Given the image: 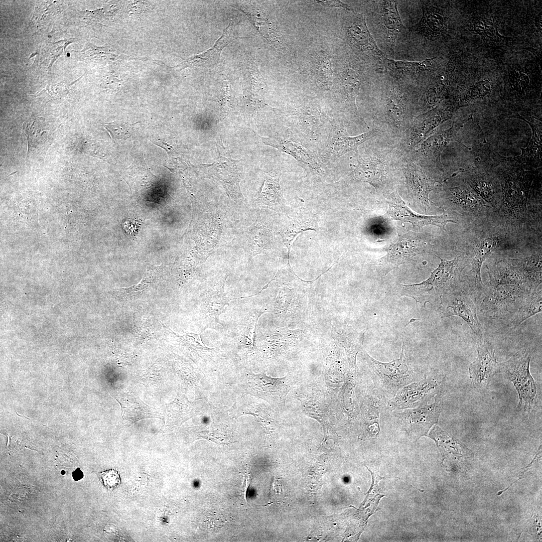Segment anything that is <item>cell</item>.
<instances>
[{"label": "cell", "instance_id": "1", "mask_svg": "<svg viewBox=\"0 0 542 542\" xmlns=\"http://www.w3.org/2000/svg\"><path fill=\"white\" fill-rule=\"evenodd\" d=\"M370 375L377 389L386 397H393L403 386L424 377L420 376L409 366L403 353L400 358L388 363H382L363 352Z\"/></svg>", "mask_w": 542, "mask_h": 542}, {"label": "cell", "instance_id": "2", "mask_svg": "<svg viewBox=\"0 0 542 542\" xmlns=\"http://www.w3.org/2000/svg\"><path fill=\"white\" fill-rule=\"evenodd\" d=\"M532 292L526 286L490 281L485 288L481 310L490 318L510 320Z\"/></svg>", "mask_w": 542, "mask_h": 542}, {"label": "cell", "instance_id": "3", "mask_svg": "<svg viewBox=\"0 0 542 542\" xmlns=\"http://www.w3.org/2000/svg\"><path fill=\"white\" fill-rule=\"evenodd\" d=\"M531 352L527 349L518 351L508 360L499 363L498 372L514 384L519 396L518 408L530 413L537 403L535 382L530 374Z\"/></svg>", "mask_w": 542, "mask_h": 542}, {"label": "cell", "instance_id": "4", "mask_svg": "<svg viewBox=\"0 0 542 542\" xmlns=\"http://www.w3.org/2000/svg\"><path fill=\"white\" fill-rule=\"evenodd\" d=\"M440 258V263L428 279L420 284L403 285L404 291L401 295L413 298L416 302L423 303L425 302L428 292L433 289L440 297L457 287V281L463 268L462 259L457 257L448 260Z\"/></svg>", "mask_w": 542, "mask_h": 542}, {"label": "cell", "instance_id": "5", "mask_svg": "<svg viewBox=\"0 0 542 542\" xmlns=\"http://www.w3.org/2000/svg\"><path fill=\"white\" fill-rule=\"evenodd\" d=\"M444 376L440 374L425 375L417 382L400 388L391 399L387 400L390 411L412 409L427 402L440 392Z\"/></svg>", "mask_w": 542, "mask_h": 542}, {"label": "cell", "instance_id": "6", "mask_svg": "<svg viewBox=\"0 0 542 542\" xmlns=\"http://www.w3.org/2000/svg\"><path fill=\"white\" fill-rule=\"evenodd\" d=\"M397 240L391 243L386 254L379 260L385 275L399 265L410 263L413 257L425 252L427 240L423 234L408 229H397Z\"/></svg>", "mask_w": 542, "mask_h": 542}, {"label": "cell", "instance_id": "7", "mask_svg": "<svg viewBox=\"0 0 542 542\" xmlns=\"http://www.w3.org/2000/svg\"><path fill=\"white\" fill-rule=\"evenodd\" d=\"M435 398V401L431 404L426 403L393 414L399 426L411 438L418 440L427 436L432 427L438 423L442 401L439 393Z\"/></svg>", "mask_w": 542, "mask_h": 542}, {"label": "cell", "instance_id": "8", "mask_svg": "<svg viewBox=\"0 0 542 542\" xmlns=\"http://www.w3.org/2000/svg\"><path fill=\"white\" fill-rule=\"evenodd\" d=\"M442 318L456 316L461 318L478 337L482 336L475 305L469 293L458 286L440 296Z\"/></svg>", "mask_w": 542, "mask_h": 542}, {"label": "cell", "instance_id": "9", "mask_svg": "<svg viewBox=\"0 0 542 542\" xmlns=\"http://www.w3.org/2000/svg\"><path fill=\"white\" fill-rule=\"evenodd\" d=\"M498 235L489 234L478 239L474 244L468 258L471 269L468 274V283L471 297L476 300L483 295L485 287L481 278V268L484 261L494 251L500 244Z\"/></svg>", "mask_w": 542, "mask_h": 542}, {"label": "cell", "instance_id": "10", "mask_svg": "<svg viewBox=\"0 0 542 542\" xmlns=\"http://www.w3.org/2000/svg\"><path fill=\"white\" fill-rule=\"evenodd\" d=\"M477 356L469 367L472 384L476 387H487L493 376L498 372L499 363L491 343L479 337L476 345Z\"/></svg>", "mask_w": 542, "mask_h": 542}, {"label": "cell", "instance_id": "11", "mask_svg": "<svg viewBox=\"0 0 542 542\" xmlns=\"http://www.w3.org/2000/svg\"><path fill=\"white\" fill-rule=\"evenodd\" d=\"M387 203L388 208L383 216L390 220L410 222L418 227L433 225L444 230L448 222L457 223L448 218L444 209L442 214L433 216L420 215L413 212L406 206L397 192L391 195Z\"/></svg>", "mask_w": 542, "mask_h": 542}, {"label": "cell", "instance_id": "12", "mask_svg": "<svg viewBox=\"0 0 542 542\" xmlns=\"http://www.w3.org/2000/svg\"><path fill=\"white\" fill-rule=\"evenodd\" d=\"M264 307L250 308L233 319L230 334L234 336L237 343L248 351L255 349L258 320L261 315L269 312Z\"/></svg>", "mask_w": 542, "mask_h": 542}, {"label": "cell", "instance_id": "13", "mask_svg": "<svg viewBox=\"0 0 542 542\" xmlns=\"http://www.w3.org/2000/svg\"><path fill=\"white\" fill-rule=\"evenodd\" d=\"M465 181L491 206L496 208L501 201V186L494 173L493 165L485 170L481 167L470 170Z\"/></svg>", "mask_w": 542, "mask_h": 542}, {"label": "cell", "instance_id": "14", "mask_svg": "<svg viewBox=\"0 0 542 542\" xmlns=\"http://www.w3.org/2000/svg\"><path fill=\"white\" fill-rule=\"evenodd\" d=\"M228 275H222L208 285L202 293L201 305L204 317L209 323L215 322L220 324L219 317L225 313V306L230 301L237 298H231L225 291V285Z\"/></svg>", "mask_w": 542, "mask_h": 542}, {"label": "cell", "instance_id": "15", "mask_svg": "<svg viewBox=\"0 0 542 542\" xmlns=\"http://www.w3.org/2000/svg\"><path fill=\"white\" fill-rule=\"evenodd\" d=\"M302 288L281 286L273 312L277 319L288 321L302 313L307 307V298Z\"/></svg>", "mask_w": 542, "mask_h": 542}, {"label": "cell", "instance_id": "16", "mask_svg": "<svg viewBox=\"0 0 542 542\" xmlns=\"http://www.w3.org/2000/svg\"><path fill=\"white\" fill-rule=\"evenodd\" d=\"M263 140L265 144L292 156L310 174L321 175L324 173L313 153L301 143L292 139L276 140L264 138Z\"/></svg>", "mask_w": 542, "mask_h": 542}, {"label": "cell", "instance_id": "17", "mask_svg": "<svg viewBox=\"0 0 542 542\" xmlns=\"http://www.w3.org/2000/svg\"><path fill=\"white\" fill-rule=\"evenodd\" d=\"M22 128L28 142V155L45 152L53 140L52 129L43 117L33 116L26 120Z\"/></svg>", "mask_w": 542, "mask_h": 542}, {"label": "cell", "instance_id": "18", "mask_svg": "<svg viewBox=\"0 0 542 542\" xmlns=\"http://www.w3.org/2000/svg\"><path fill=\"white\" fill-rule=\"evenodd\" d=\"M319 219L316 214L312 211L302 208L294 215L287 216L279 231L285 245L288 249V253L297 235L300 232L308 229L317 231L318 229Z\"/></svg>", "mask_w": 542, "mask_h": 542}, {"label": "cell", "instance_id": "19", "mask_svg": "<svg viewBox=\"0 0 542 542\" xmlns=\"http://www.w3.org/2000/svg\"><path fill=\"white\" fill-rule=\"evenodd\" d=\"M378 20L383 40L393 51L399 33L404 28L399 15L397 4L393 1L379 2Z\"/></svg>", "mask_w": 542, "mask_h": 542}, {"label": "cell", "instance_id": "20", "mask_svg": "<svg viewBox=\"0 0 542 542\" xmlns=\"http://www.w3.org/2000/svg\"><path fill=\"white\" fill-rule=\"evenodd\" d=\"M233 24L230 22L227 27L224 30L221 36L216 41L212 47L206 51L184 60L176 67L180 70L186 68L195 67L211 66L216 64L219 59L222 50L229 44L239 37L233 34Z\"/></svg>", "mask_w": 542, "mask_h": 542}, {"label": "cell", "instance_id": "21", "mask_svg": "<svg viewBox=\"0 0 542 542\" xmlns=\"http://www.w3.org/2000/svg\"><path fill=\"white\" fill-rule=\"evenodd\" d=\"M376 134V131L372 130L351 137L342 130L333 131L326 142L325 150L327 156L335 159L350 151H355L357 154L358 146Z\"/></svg>", "mask_w": 542, "mask_h": 542}, {"label": "cell", "instance_id": "22", "mask_svg": "<svg viewBox=\"0 0 542 542\" xmlns=\"http://www.w3.org/2000/svg\"><path fill=\"white\" fill-rule=\"evenodd\" d=\"M115 398L120 405L122 419L129 425L143 419L161 417V414L156 409L146 404L132 393L122 391Z\"/></svg>", "mask_w": 542, "mask_h": 542}, {"label": "cell", "instance_id": "23", "mask_svg": "<svg viewBox=\"0 0 542 542\" xmlns=\"http://www.w3.org/2000/svg\"><path fill=\"white\" fill-rule=\"evenodd\" d=\"M469 119L454 121L450 128L437 132L429 137L422 144L421 152L433 161L439 162L440 155L448 144L452 141L459 142L457 133Z\"/></svg>", "mask_w": 542, "mask_h": 542}, {"label": "cell", "instance_id": "24", "mask_svg": "<svg viewBox=\"0 0 542 542\" xmlns=\"http://www.w3.org/2000/svg\"><path fill=\"white\" fill-rule=\"evenodd\" d=\"M348 34L353 45L368 56L384 62V55L370 34L364 20L359 19L353 23L348 28Z\"/></svg>", "mask_w": 542, "mask_h": 542}, {"label": "cell", "instance_id": "25", "mask_svg": "<svg viewBox=\"0 0 542 542\" xmlns=\"http://www.w3.org/2000/svg\"><path fill=\"white\" fill-rule=\"evenodd\" d=\"M245 241L249 254L254 256L266 253L273 248L270 229L260 220H257L246 231Z\"/></svg>", "mask_w": 542, "mask_h": 542}, {"label": "cell", "instance_id": "26", "mask_svg": "<svg viewBox=\"0 0 542 542\" xmlns=\"http://www.w3.org/2000/svg\"><path fill=\"white\" fill-rule=\"evenodd\" d=\"M249 380L251 389L257 395L273 401L277 399L280 400L286 395L288 391L286 379H275L266 376L264 374L252 375Z\"/></svg>", "mask_w": 542, "mask_h": 542}, {"label": "cell", "instance_id": "27", "mask_svg": "<svg viewBox=\"0 0 542 542\" xmlns=\"http://www.w3.org/2000/svg\"><path fill=\"white\" fill-rule=\"evenodd\" d=\"M509 117L522 119L530 125L532 130V138L527 147L524 149L520 148L522 152L521 156L514 157V158L523 166L530 167L531 169L537 168L541 164V124L531 123L518 114L511 115Z\"/></svg>", "mask_w": 542, "mask_h": 542}, {"label": "cell", "instance_id": "28", "mask_svg": "<svg viewBox=\"0 0 542 542\" xmlns=\"http://www.w3.org/2000/svg\"><path fill=\"white\" fill-rule=\"evenodd\" d=\"M331 334L335 342L346 350L350 367L355 369V357L361 348L364 332H358L352 327L345 325L339 333L331 325Z\"/></svg>", "mask_w": 542, "mask_h": 542}, {"label": "cell", "instance_id": "29", "mask_svg": "<svg viewBox=\"0 0 542 542\" xmlns=\"http://www.w3.org/2000/svg\"><path fill=\"white\" fill-rule=\"evenodd\" d=\"M449 193L451 201L468 212H476L490 206L467 183L450 188Z\"/></svg>", "mask_w": 542, "mask_h": 542}, {"label": "cell", "instance_id": "30", "mask_svg": "<svg viewBox=\"0 0 542 542\" xmlns=\"http://www.w3.org/2000/svg\"><path fill=\"white\" fill-rule=\"evenodd\" d=\"M420 22L412 28L414 32L430 38H436L443 32L446 27L445 18L437 9L424 7Z\"/></svg>", "mask_w": 542, "mask_h": 542}, {"label": "cell", "instance_id": "31", "mask_svg": "<svg viewBox=\"0 0 542 542\" xmlns=\"http://www.w3.org/2000/svg\"><path fill=\"white\" fill-rule=\"evenodd\" d=\"M406 183L413 195L426 210L429 205V195L432 190L425 173L421 169L408 166L404 170Z\"/></svg>", "mask_w": 542, "mask_h": 542}, {"label": "cell", "instance_id": "32", "mask_svg": "<svg viewBox=\"0 0 542 542\" xmlns=\"http://www.w3.org/2000/svg\"><path fill=\"white\" fill-rule=\"evenodd\" d=\"M166 406V427L180 426L194 416V410L190 402L180 394H178L175 399L167 404Z\"/></svg>", "mask_w": 542, "mask_h": 542}, {"label": "cell", "instance_id": "33", "mask_svg": "<svg viewBox=\"0 0 542 542\" xmlns=\"http://www.w3.org/2000/svg\"><path fill=\"white\" fill-rule=\"evenodd\" d=\"M358 164L354 171L355 177L367 182L376 188L382 181L383 171L381 164L376 161L357 158Z\"/></svg>", "mask_w": 542, "mask_h": 542}, {"label": "cell", "instance_id": "34", "mask_svg": "<svg viewBox=\"0 0 542 542\" xmlns=\"http://www.w3.org/2000/svg\"><path fill=\"white\" fill-rule=\"evenodd\" d=\"M511 261L522 272L533 290L536 291L535 289L541 283V253Z\"/></svg>", "mask_w": 542, "mask_h": 542}, {"label": "cell", "instance_id": "35", "mask_svg": "<svg viewBox=\"0 0 542 542\" xmlns=\"http://www.w3.org/2000/svg\"><path fill=\"white\" fill-rule=\"evenodd\" d=\"M449 111L436 109L427 113L420 119L419 124L417 123L415 128V133L418 142H421L429 135L438 125L448 118L452 115Z\"/></svg>", "mask_w": 542, "mask_h": 542}, {"label": "cell", "instance_id": "36", "mask_svg": "<svg viewBox=\"0 0 542 542\" xmlns=\"http://www.w3.org/2000/svg\"><path fill=\"white\" fill-rule=\"evenodd\" d=\"M259 198L261 202L268 206H275L281 203L283 194L280 183V176L277 172L265 174Z\"/></svg>", "mask_w": 542, "mask_h": 542}, {"label": "cell", "instance_id": "37", "mask_svg": "<svg viewBox=\"0 0 542 542\" xmlns=\"http://www.w3.org/2000/svg\"><path fill=\"white\" fill-rule=\"evenodd\" d=\"M541 289L532 292L523 302L510 320L513 326L517 327L530 317L542 311Z\"/></svg>", "mask_w": 542, "mask_h": 542}, {"label": "cell", "instance_id": "38", "mask_svg": "<svg viewBox=\"0 0 542 542\" xmlns=\"http://www.w3.org/2000/svg\"><path fill=\"white\" fill-rule=\"evenodd\" d=\"M429 437L433 439L443 455H461L463 446L437 426L430 433Z\"/></svg>", "mask_w": 542, "mask_h": 542}, {"label": "cell", "instance_id": "39", "mask_svg": "<svg viewBox=\"0 0 542 542\" xmlns=\"http://www.w3.org/2000/svg\"><path fill=\"white\" fill-rule=\"evenodd\" d=\"M158 268L156 267L146 272L142 279L137 284L129 287L122 288L119 290V296L124 300H133L141 295L151 287L155 282L157 275Z\"/></svg>", "mask_w": 542, "mask_h": 542}, {"label": "cell", "instance_id": "40", "mask_svg": "<svg viewBox=\"0 0 542 542\" xmlns=\"http://www.w3.org/2000/svg\"><path fill=\"white\" fill-rule=\"evenodd\" d=\"M435 58L428 59L419 62L400 61L385 58L383 63L390 70L398 74L415 73L431 70L434 66Z\"/></svg>", "mask_w": 542, "mask_h": 542}, {"label": "cell", "instance_id": "41", "mask_svg": "<svg viewBox=\"0 0 542 542\" xmlns=\"http://www.w3.org/2000/svg\"><path fill=\"white\" fill-rule=\"evenodd\" d=\"M166 328L169 333L172 335L177 343L191 352H195L197 354L200 353L206 354L213 351V349L207 347L203 343L201 339V333L185 332L180 335L174 332L171 329Z\"/></svg>", "mask_w": 542, "mask_h": 542}, {"label": "cell", "instance_id": "42", "mask_svg": "<svg viewBox=\"0 0 542 542\" xmlns=\"http://www.w3.org/2000/svg\"><path fill=\"white\" fill-rule=\"evenodd\" d=\"M345 88L352 99L355 98L361 84V76L352 68L346 69L343 76Z\"/></svg>", "mask_w": 542, "mask_h": 542}, {"label": "cell", "instance_id": "43", "mask_svg": "<svg viewBox=\"0 0 542 542\" xmlns=\"http://www.w3.org/2000/svg\"><path fill=\"white\" fill-rule=\"evenodd\" d=\"M386 108L390 117L398 119L403 114V105L401 95L395 90H392L388 97Z\"/></svg>", "mask_w": 542, "mask_h": 542}, {"label": "cell", "instance_id": "44", "mask_svg": "<svg viewBox=\"0 0 542 542\" xmlns=\"http://www.w3.org/2000/svg\"><path fill=\"white\" fill-rule=\"evenodd\" d=\"M472 27V31L479 34L487 41L492 42L496 39V29L492 22L489 20L479 21Z\"/></svg>", "mask_w": 542, "mask_h": 542}, {"label": "cell", "instance_id": "45", "mask_svg": "<svg viewBox=\"0 0 542 542\" xmlns=\"http://www.w3.org/2000/svg\"><path fill=\"white\" fill-rule=\"evenodd\" d=\"M491 90V85L488 81L477 82L469 88L465 100L472 101L483 98L490 93Z\"/></svg>", "mask_w": 542, "mask_h": 542}, {"label": "cell", "instance_id": "46", "mask_svg": "<svg viewBox=\"0 0 542 542\" xmlns=\"http://www.w3.org/2000/svg\"><path fill=\"white\" fill-rule=\"evenodd\" d=\"M103 484L109 490H112L120 483V477L118 472L110 469L98 474Z\"/></svg>", "mask_w": 542, "mask_h": 542}, {"label": "cell", "instance_id": "47", "mask_svg": "<svg viewBox=\"0 0 542 542\" xmlns=\"http://www.w3.org/2000/svg\"><path fill=\"white\" fill-rule=\"evenodd\" d=\"M510 81L511 86L517 92H522L528 86L529 78L527 74L522 71H513L511 73Z\"/></svg>", "mask_w": 542, "mask_h": 542}, {"label": "cell", "instance_id": "48", "mask_svg": "<svg viewBox=\"0 0 542 542\" xmlns=\"http://www.w3.org/2000/svg\"><path fill=\"white\" fill-rule=\"evenodd\" d=\"M319 62L320 63L317 68V70H319V77L322 78L323 80L325 79V81L330 82L332 75L330 59L326 55H324L321 59L320 60Z\"/></svg>", "mask_w": 542, "mask_h": 542}, {"label": "cell", "instance_id": "49", "mask_svg": "<svg viewBox=\"0 0 542 542\" xmlns=\"http://www.w3.org/2000/svg\"><path fill=\"white\" fill-rule=\"evenodd\" d=\"M120 124H109L106 125V128L110 132L111 136L114 138L119 139L126 136V132H124L125 127Z\"/></svg>", "mask_w": 542, "mask_h": 542}, {"label": "cell", "instance_id": "50", "mask_svg": "<svg viewBox=\"0 0 542 542\" xmlns=\"http://www.w3.org/2000/svg\"><path fill=\"white\" fill-rule=\"evenodd\" d=\"M316 2L322 5H331L333 6L343 7L349 9L346 4L339 1H317Z\"/></svg>", "mask_w": 542, "mask_h": 542}, {"label": "cell", "instance_id": "51", "mask_svg": "<svg viewBox=\"0 0 542 542\" xmlns=\"http://www.w3.org/2000/svg\"><path fill=\"white\" fill-rule=\"evenodd\" d=\"M72 477L74 480L77 481L83 477V473L79 468H77L73 472Z\"/></svg>", "mask_w": 542, "mask_h": 542}, {"label": "cell", "instance_id": "52", "mask_svg": "<svg viewBox=\"0 0 542 542\" xmlns=\"http://www.w3.org/2000/svg\"><path fill=\"white\" fill-rule=\"evenodd\" d=\"M418 320V319H413H413H411V320H410V322H409V323H408V324H406V325H408V324H410V323H411V322H414V321H416V320Z\"/></svg>", "mask_w": 542, "mask_h": 542}]
</instances>
